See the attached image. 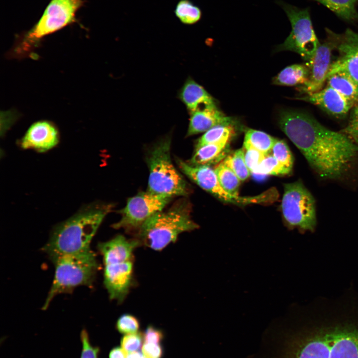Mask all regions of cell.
Instances as JSON below:
<instances>
[{
    "label": "cell",
    "instance_id": "30bf717a",
    "mask_svg": "<svg viewBox=\"0 0 358 358\" xmlns=\"http://www.w3.org/2000/svg\"><path fill=\"white\" fill-rule=\"evenodd\" d=\"M173 197L147 190L141 192L128 199L125 207L119 211L121 214L120 220L112 226L115 229L138 231L148 218L162 211Z\"/></svg>",
    "mask_w": 358,
    "mask_h": 358
},
{
    "label": "cell",
    "instance_id": "52a82bcc",
    "mask_svg": "<svg viewBox=\"0 0 358 358\" xmlns=\"http://www.w3.org/2000/svg\"><path fill=\"white\" fill-rule=\"evenodd\" d=\"M171 141L170 136H166L155 145L147 157V191L173 197L186 196L189 192V187L172 163Z\"/></svg>",
    "mask_w": 358,
    "mask_h": 358
},
{
    "label": "cell",
    "instance_id": "d4e9b609",
    "mask_svg": "<svg viewBox=\"0 0 358 358\" xmlns=\"http://www.w3.org/2000/svg\"><path fill=\"white\" fill-rule=\"evenodd\" d=\"M175 14L183 24L192 25L198 22L202 17L200 8L190 0H179L177 3Z\"/></svg>",
    "mask_w": 358,
    "mask_h": 358
},
{
    "label": "cell",
    "instance_id": "9c48e42d",
    "mask_svg": "<svg viewBox=\"0 0 358 358\" xmlns=\"http://www.w3.org/2000/svg\"><path fill=\"white\" fill-rule=\"evenodd\" d=\"M276 3L286 14L291 31L277 51H290L298 54L306 62L313 57L320 43L312 25L309 8H300L277 0Z\"/></svg>",
    "mask_w": 358,
    "mask_h": 358
},
{
    "label": "cell",
    "instance_id": "f1b7e54d",
    "mask_svg": "<svg viewBox=\"0 0 358 358\" xmlns=\"http://www.w3.org/2000/svg\"><path fill=\"white\" fill-rule=\"evenodd\" d=\"M291 172L270 153L265 156L253 173L260 175L284 176L289 175Z\"/></svg>",
    "mask_w": 358,
    "mask_h": 358
},
{
    "label": "cell",
    "instance_id": "4fadbf2b",
    "mask_svg": "<svg viewBox=\"0 0 358 358\" xmlns=\"http://www.w3.org/2000/svg\"><path fill=\"white\" fill-rule=\"evenodd\" d=\"M331 32L339 56L332 63L328 75L342 72L358 83V32L348 28L341 34Z\"/></svg>",
    "mask_w": 358,
    "mask_h": 358
},
{
    "label": "cell",
    "instance_id": "e0dca14e",
    "mask_svg": "<svg viewBox=\"0 0 358 358\" xmlns=\"http://www.w3.org/2000/svg\"><path fill=\"white\" fill-rule=\"evenodd\" d=\"M137 239H128L118 235L106 242L99 243L97 248L102 256L104 265L132 261L133 252L140 246Z\"/></svg>",
    "mask_w": 358,
    "mask_h": 358
},
{
    "label": "cell",
    "instance_id": "1f68e13d",
    "mask_svg": "<svg viewBox=\"0 0 358 358\" xmlns=\"http://www.w3.org/2000/svg\"><path fill=\"white\" fill-rule=\"evenodd\" d=\"M116 327L117 330L122 334L137 333L139 328V321L131 314H123L117 320Z\"/></svg>",
    "mask_w": 358,
    "mask_h": 358
},
{
    "label": "cell",
    "instance_id": "603a6c76",
    "mask_svg": "<svg viewBox=\"0 0 358 358\" xmlns=\"http://www.w3.org/2000/svg\"><path fill=\"white\" fill-rule=\"evenodd\" d=\"M276 139L260 130L246 131L243 147L257 150L265 155L270 154Z\"/></svg>",
    "mask_w": 358,
    "mask_h": 358
},
{
    "label": "cell",
    "instance_id": "74e56055",
    "mask_svg": "<svg viewBox=\"0 0 358 358\" xmlns=\"http://www.w3.org/2000/svg\"><path fill=\"white\" fill-rule=\"evenodd\" d=\"M127 353L122 348L118 347L113 348L109 352V358H126Z\"/></svg>",
    "mask_w": 358,
    "mask_h": 358
},
{
    "label": "cell",
    "instance_id": "836d02e7",
    "mask_svg": "<svg viewBox=\"0 0 358 358\" xmlns=\"http://www.w3.org/2000/svg\"><path fill=\"white\" fill-rule=\"evenodd\" d=\"M142 343L141 335L137 333L126 334L121 340V348L127 353L138 351Z\"/></svg>",
    "mask_w": 358,
    "mask_h": 358
},
{
    "label": "cell",
    "instance_id": "2e32d148",
    "mask_svg": "<svg viewBox=\"0 0 358 358\" xmlns=\"http://www.w3.org/2000/svg\"><path fill=\"white\" fill-rule=\"evenodd\" d=\"M317 106L338 119L345 118L354 105L339 92L327 86L321 90L297 98Z\"/></svg>",
    "mask_w": 358,
    "mask_h": 358
},
{
    "label": "cell",
    "instance_id": "ab89813d",
    "mask_svg": "<svg viewBox=\"0 0 358 358\" xmlns=\"http://www.w3.org/2000/svg\"><path fill=\"white\" fill-rule=\"evenodd\" d=\"M141 358H148L147 357H146V356H145V355H144V354H143V355L142 356V357Z\"/></svg>",
    "mask_w": 358,
    "mask_h": 358
},
{
    "label": "cell",
    "instance_id": "ac0fdd59",
    "mask_svg": "<svg viewBox=\"0 0 358 358\" xmlns=\"http://www.w3.org/2000/svg\"><path fill=\"white\" fill-rule=\"evenodd\" d=\"M178 96L189 114L199 110L217 108L213 97L190 77L186 80Z\"/></svg>",
    "mask_w": 358,
    "mask_h": 358
},
{
    "label": "cell",
    "instance_id": "8992f818",
    "mask_svg": "<svg viewBox=\"0 0 358 358\" xmlns=\"http://www.w3.org/2000/svg\"><path fill=\"white\" fill-rule=\"evenodd\" d=\"M49 258L54 265L55 273L43 306L44 310L58 294L71 292L80 286H91L99 268L96 255L91 249Z\"/></svg>",
    "mask_w": 358,
    "mask_h": 358
},
{
    "label": "cell",
    "instance_id": "e575fe53",
    "mask_svg": "<svg viewBox=\"0 0 358 358\" xmlns=\"http://www.w3.org/2000/svg\"><path fill=\"white\" fill-rule=\"evenodd\" d=\"M243 148L246 164L251 173H253L267 155L254 149Z\"/></svg>",
    "mask_w": 358,
    "mask_h": 358
},
{
    "label": "cell",
    "instance_id": "9a60e30c",
    "mask_svg": "<svg viewBox=\"0 0 358 358\" xmlns=\"http://www.w3.org/2000/svg\"><path fill=\"white\" fill-rule=\"evenodd\" d=\"M59 141V134L55 124L47 120H40L29 127L20 145L24 149L44 152L56 146Z\"/></svg>",
    "mask_w": 358,
    "mask_h": 358
},
{
    "label": "cell",
    "instance_id": "ffe728a7",
    "mask_svg": "<svg viewBox=\"0 0 358 358\" xmlns=\"http://www.w3.org/2000/svg\"><path fill=\"white\" fill-rule=\"evenodd\" d=\"M327 86L339 92L354 105L358 104V83L348 74L338 72L328 75Z\"/></svg>",
    "mask_w": 358,
    "mask_h": 358
},
{
    "label": "cell",
    "instance_id": "ba28073f",
    "mask_svg": "<svg viewBox=\"0 0 358 358\" xmlns=\"http://www.w3.org/2000/svg\"><path fill=\"white\" fill-rule=\"evenodd\" d=\"M285 223L290 229L314 232L317 226L315 201L300 180L285 183L281 201Z\"/></svg>",
    "mask_w": 358,
    "mask_h": 358
},
{
    "label": "cell",
    "instance_id": "277c9868",
    "mask_svg": "<svg viewBox=\"0 0 358 358\" xmlns=\"http://www.w3.org/2000/svg\"><path fill=\"white\" fill-rule=\"evenodd\" d=\"M83 4V0H51L36 23L19 36L8 56L36 57L35 51L44 37L77 21V12Z\"/></svg>",
    "mask_w": 358,
    "mask_h": 358
},
{
    "label": "cell",
    "instance_id": "5bb4252c",
    "mask_svg": "<svg viewBox=\"0 0 358 358\" xmlns=\"http://www.w3.org/2000/svg\"><path fill=\"white\" fill-rule=\"evenodd\" d=\"M133 270L132 260L104 265L103 283L111 300L123 301L132 285Z\"/></svg>",
    "mask_w": 358,
    "mask_h": 358
},
{
    "label": "cell",
    "instance_id": "f546056e",
    "mask_svg": "<svg viewBox=\"0 0 358 358\" xmlns=\"http://www.w3.org/2000/svg\"><path fill=\"white\" fill-rule=\"evenodd\" d=\"M270 154L280 164L292 171L294 158L288 146L284 140L276 139Z\"/></svg>",
    "mask_w": 358,
    "mask_h": 358
},
{
    "label": "cell",
    "instance_id": "7a4b0ae2",
    "mask_svg": "<svg viewBox=\"0 0 358 358\" xmlns=\"http://www.w3.org/2000/svg\"><path fill=\"white\" fill-rule=\"evenodd\" d=\"M278 125L322 179L342 178L358 159V145L305 112L282 110Z\"/></svg>",
    "mask_w": 358,
    "mask_h": 358
},
{
    "label": "cell",
    "instance_id": "7c38bea8",
    "mask_svg": "<svg viewBox=\"0 0 358 358\" xmlns=\"http://www.w3.org/2000/svg\"><path fill=\"white\" fill-rule=\"evenodd\" d=\"M326 32L327 40L320 44L312 59L305 63L309 71L308 80L304 85L298 87L299 90L305 94L321 90L327 80L335 44L331 30L326 28Z\"/></svg>",
    "mask_w": 358,
    "mask_h": 358
},
{
    "label": "cell",
    "instance_id": "d6986e66",
    "mask_svg": "<svg viewBox=\"0 0 358 358\" xmlns=\"http://www.w3.org/2000/svg\"><path fill=\"white\" fill-rule=\"evenodd\" d=\"M186 136L205 132L218 125H233L234 122L217 108L199 110L189 114Z\"/></svg>",
    "mask_w": 358,
    "mask_h": 358
},
{
    "label": "cell",
    "instance_id": "8d00e7d4",
    "mask_svg": "<svg viewBox=\"0 0 358 358\" xmlns=\"http://www.w3.org/2000/svg\"><path fill=\"white\" fill-rule=\"evenodd\" d=\"M162 338L161 331L152 326H149L143 334L145 343L159 344Z\"/></svg>",
    "mask_w": 358,
    "mask_h": 358
},
{
    "label": "cell",
    "instance_id": "5b68a950",
    "mask_svg": "<svg viewBox=\"0 0 358 358\" xmlns=\"http://www.w3.org/2000/svg\"><path fill=\"white\" fill-rule=\"evenodd\" d=\"M190 211L186 200L179 201L167 210L158 212L148 218L138 230L136 239L141 245L162 250L176 241L179 234L198 227L191 218Z\"/></svg>",
    "mask_w": 358,
    "mask_h": 358
},
{
    "label": "cell",
    "instance_id": "cb8c5ba5",
    "mask_svg": "<svg viewBox=\"0 0 358 358\" xmlns=\"http://www.w3.org/2000/svg\"><path fill=\"white\" fill-rule=\"evenodd\" d=\"M324 5L337 16L347 21L358 20L356 4L358 0H312Z\"/></svg>",
    "mask_w": 358,
    "mask_h": 358
},
{
    "label": "cell",
    "instance_id": "44dd1931",
    "mask_svg": "<svg viewBox=\"0 0 358 358\" xmlns=\"http://www.w3.org/2000/svg\"><path fill=\"white\" fill-rule=\"evenodd\" d=\"M309 69L306 64H293L285 67L272 80L279 86H293L304 85L308 81Z\"/></svg>",
    "mask_w": 358,
    "mask_h": 358
},
{
    "label": "cell",
    "instance_id": "6da1fadb",
    "mask_svg": "<svg viewBox=\"0 0 358 358\" xmlns=\"http://www.w3.org/2000/svg\"><path fill=\"white\" fill-rule=\"evenodd\" d=\"M309 306L311 319L296 358H358V295L317 298Z\"/></svg>",
    "mask_w": 358,
    "mask_h": 358
},
{
    "label": "cell",
    "instance_id": "d6a6232c",
    "mask_svg": "<svg viewBox=\"0 0 358 358\" xmlns=\"http://www.w3.org/2000/svg\"><path fill=\"white\" fill-rule=\"evenodd\" d=\"M80 336L82 343L80 358H98L99 348L90 343L88 332L86 329L82 330Z\"/></svg>",
    "mask_w": 358,
    "mask_h": 358
},
{
    "label": "cell",
    "instance_id": "3957f363",
    "mask_svg": "<svg viewBox=\"0 0 358 358\" xmlns=\"http://www.w3.org/2000/svg\"><path fill=\"white\" fill-rule=\"evenodd\" d=\"M112 205L91 203L53 229L43 251L49 258L84 251L90 248L91 240Z\"/></svg>",
    "mask_w": 358,
    "mask_h": 358
},
{
    "label": "cell",
    "instance_id": "8fae6325",
    "mask_svg": "<svg viewBox=\"0 0 358 358\" xmlns=\"http://www.w3.org/2000/svg\"><path fill=\"white\" fill-rule=\"evenodd\" d=\"M180 171L201 188L220 200L234 204L269 203L272 198L270 192L253 197L234 196L226 191L221 185L214 170L209 166H194L181 159H177Z\"/></svg>",
    "mask_w": 358,
    "mask_h": 358
},
{
    "label": "cell",
    "instance_id": "d590c367",
    "mask_svg": "<svg viewBox=\"0 0 358 358\" xmlns=\"http://www.w3.org/2000/svg\"><path fill=\"white\" fill-rule=\"evenodd\" d=\"M142 353L148 358H161L163 354L162 347L159 344L144 343Z\"/></svg>",
    "mask_w": 358,
    "mask_h": 358
},
{
    "label": "cell",
    "instance_id": "4dcf8cb0",
    "mask_svg": "<svg viewBox=\"0 0 358 358\" xmlns=\"http://www.w3.org/2000/svg\"><path fill=\"white\" fill-rule=\"evenodd\" d=\"M340 132L358 145V104L351 109L348 124Z\"/></svg>",
    "mask_w": 358,
    "mask_h": 358
},
{
    "label": "cell",
    "instance_id": "7402d4cb",
    "mask_svg": "<svg viewBox=\"0 0 358 358\" xmlns=\"http://www.w3.org/2000/svg\"><path fill=\"white\" fill-rule=\"evenodd\" d=\"M230 139L208 144L195 149L188 163L194 166H209L222 154Z\"/></svg>",
    "mask_w": 358,
    "mask_h": 358
},
{
    "label": "cell",
    "instance_id": "f35d334b",
    "mask_svg": "<svg viewBox=\"0 0 358 358\" xmlns=\"http://www.w3.org/2000/svg\"><path fill=\"white\" fill-rule=\"evenodd\" d=\"M143 355V354H142L140 352L136 351L128 353L126 358H141Z\"/></svg>",
    "mask_w": 358,
    "mask_h": 358
},
{
    "label": "cell",
    "instance_id": "4316f807",
    "mask_svg": "<svg viewBox=\"0 0 358 358\" xmlns=\"http://www.w3.org/2000/svg\"><path fill=\"white\" fill-rule=\"evenodd\" d=\"M233 125H218L204 132L197 140L195 149L203 145L230 139L234 134Z\"/></svg>",
    "mask_w": 358,
    "mask_h": 358
},
{
    "label": "cell",
    "instance_id": "83f0119b",
    "mask_svg": "<svg viewBox=\"0 0 358 358\" xmlns=\"http://www.w3.org/2000/svg\"><path fill=\"white\" fill-rule=\"evenodd\" d=\"M222 162L236 175L241 181H245L250 177L251 172L245 161L243 148L228 155Z\"/></svg>",
    "mask_w": 358,
    "mask_h": 358
},
{
    "label": "cell",
    "instance_id": "484cf974",
    "mask_svg": "<svg viewBox=\"0 0 358 358\" xmlns=\"http://www.w3.org/2000/svg\"><path fill=\"white\" fill-rule=\"evenodd\" d=\"M222 187L234 196L239 195L241 180L236 175L222 162L214 169Z\"/></svg>",
    "mask_w": 358,
    "mask_h": 358
}]
</instances>
